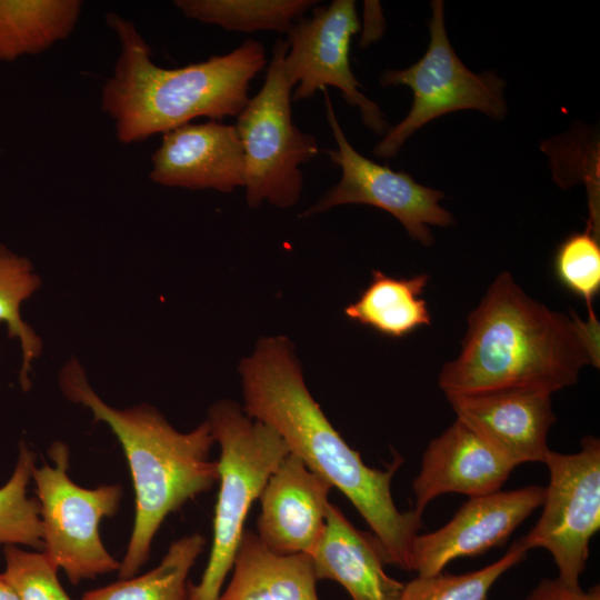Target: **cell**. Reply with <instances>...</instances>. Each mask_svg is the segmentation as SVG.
<instances>
[{
  "instance_id": "obj_1",
  "label": "cell",
  "mask_w": 600,
  "mask_h": 600,
  "mask_svg": "<svg viewBox=\"0 0 600 600\" xmlns=\"http://www.w3.org/2000/svg\"><path fill=\"white\" fill-rule=\"evenodd\" d=\"M244 413L274 429L289 451L339 489L369 524L387 564L411 571V550L421 516L401 512L391 482L402 458L382 470L368 467L333 428L306 387L302 370L286 337L262 338L239 366Z\"/></svg>"
},
{
  "instance_id": "obj_2",
  "label": "cell",
  "mask_w": 600,
  "mask_h": 600,
  "mask_svg": "<svg viewBox=\"0 0 600 600\" xmlns=\"http://www.w3.org/2000/svg\"><path fill=\"white\" fill-rule=\"evenodd\" d=\"M467 322L460 353L438 377L446 396L509 388L553 393L574 384L586 366L599 368V321L548 308L509 271L491 282Z\"/></svg>"
},
{
  "instance_id": "obj_3",
  "label": "cell",
  "mask_w": 600,
  "mask_h": 600,
  "mask_svg": "<svg viewBox=\"0 0 600 600\" xmlns=\"http://www.w3.org/2000/svg\"><path fill=\"white\" fill-rule=\"evenodd\" d=\"M58 386L67 400L89 410L96 423H104L122 447L134 490V521L118 574L134 577L166 518L219 482V463L210 460L216 443L210 426L206 420L180 432L151 404H108L76 357L61 367Z\"/></svg>"
},
{
  "instance_id": "obj_4",
  "label": "cell",
  "mask_w": 600,
  "mask_h": 600,
  "mask_svg": "<svg viewBox=\"0 0 600 600\" xmlns=\"http://www.w3.org/2000/svg\"><path fill=\"white\" fill-rule=\"evenodd\" d=\"M107 23L119 39L120 53L102 88L101 110L114 121L122 143L166 133L200 117H238L250 99L251 80L267 64L262 43L247 39L227 54L161 68L131 21L110 12Z\"/></svg>"
},
{
  "instance_id": "obj_5",
  "label": "cell",
  "mask_w": 600,
  "mask_h": 600,
  "mask_svg": "<svg viewBox=\"0 0 600 600\" xmlns=\"http://www.w3.org/2000/svg\"><path fill=\"white\" fill-rule=\"evenodd\" d=\"M207 421L220 447V489L209 559L199 583L188 586L187 600L219 599L246 531L249 510L290 452L274 429L248 417L233 401H217Z\"/></svg>"
},
{
  "instance_id": "obj_6",
  "label": "cell",
  "mask_w": 600,
  "mask_h": 600,
  "mask_svg": "<svg viewBox=\"0 0 600 600\" xmlns=\"http://www.w3.org/2000/svg\"><path fill=\"white\" fill-rule=\"evenodd\" d=\"M287 51V40L278 39L264 82L236 124L244 153L246 200L251 208L262 201L283 209L294 206L303 186L300 166L319 153L316 137L302 132L292 120V88L284 73Z\"/></svg>"
},
{
  "instance_id": "obj_7",
  "label": "cell",
  "mask_w": 600,
  "mask_h": 600,
  "mask_svg": "<svg viewBox=\"0 0 600 600\" xmlns=\"http://www.w3.org/2000/svg\"><path fill=\"white\" fill-rule=\"evenodd\" d=\"M44 463L32 471L43 526V552L62 569L73 584L119 570L120 562L104 547L99 523L114 516L123 497L122 486L102 484L87 489L69 477L70 450L53 442Z\"/></svg>"
},
{
  "instance_id": "obj_8",
  "label": "cell",
  "mask_w": 600,
  "mask_h": 600,
  "mask_svg": "<svg viewBox=\"0 0 600 600\" xmlns=\"http://www.w3.org/2000/svg\"><path fill=\"white\" fill-rule=\"evenodd\" d=\"M431 11L430 40L424 54L408 68L387 69L381 74L383 87L410 88L413 102L406 118L374 146L373 153L379 158L396 157L408 138L443 114L473 109L501 120L508 112L503 97L506 82L493 72L470 71L450 44L443 1H431Z\"/></svg>"
},
{
  "instance_id": "obj_9",
  "label": "cell",
  "mask_w": 600,
  "mask_h": 600,
  "mask_svg": "<svg viewBox=\"0 0 600 600\" xmlns=\"http://www.w3.org/2000/svg\"><path fill=\"white\" fill-rule=\"evenodd\" d=\"M580 443L574 453L548 452L549 484L542 513L519 539L527 551L546 549L558 568V578L570 586H580L590 540L600 528V441L586 436Z\"/></svg>"
},
{
  "instance_id": "obj_10",
  "label": "cell",
  "mask_w": 600,
  "mask_h": 600,
  "mask_svg": "<svg viewBox=\"0 0 600 600\" xmlns=\"http://www.w3.org/2000/svg\"><path fill=\"white\" fill-rule=\"evenodd\" d=\"M321 91L327 120L337 143V149L327 150V153L341 168V178L301 217L307 218L341 204H369L392 214L413 240L426 247L431 246L434 239L430 226L448 227L454 223L453 216L439 203L444 193L418 183L406 172L393 171L359 153L341 129L327 88Z\"/></svg>"
},
{
  "instance_id": "obj_11",
  "label": "cell",
  "mask_w": 600,
  "mask_h": 600,
  "mask_svg": "<svg viewBox=\"0 0 600 600\" xmlns=\"http://www.w3.org/2000/svg\"><path fill=\"white\" fill-rule=\"evenodd\" d=\"M360 30L356 2L333 0L314 7L310 18L301 17L288 31L284 73L292 101L311 98L318 90L338 88L347 103L358 107L363 123L377 134L387 130L381 109L366 97L349 59L350 42Z\"/></svg>"
},
{
  "instance_id": "obj_12",
  "label": "cell",
  "mask_w": 600,
  "mask_h": 600,
  "mask_svg": "<svg viewBox=\"0 0 600 600\" xmlns=\"http://www.w3.org/2000/svg\"><path fill=\"white\" fill-rule=\"evenodd\" d=\"M546 487L527 486L469 498L440 529L419 533L412 544L411 571L432 576L462 557L502 546L541 507Z\"/></svg>"
},
{
  "instance_id": "obj_13",
  "label": "cell",
  "mask_w": 600,
  "mask_h": 600,
  "mask_svg": "<svg viewBox=\"0 0 600 600\" xmlns=\"http://www.w3.org/2000/svg\"><path fill=\"white\" fill-rule=\"evenodd\" d=\"M551 396L541 389L509 388L446 397L458 419L517 467L544 463L547 436L557 420Z\"/></svg>"
},
{
  "instance_id": "obj_14",
  "label": "cell",
  "mask_w": 600,
  "mask_h": 600,
  "mask_svg": "<svg viewBox=\"0 0 600 600\" xmlns=\"http://www.w3.org/2000/svg\"><path fill=\"white\" fill-rule=\"evenodd\" d=\"M332 486L289 452L260 496L257 536L272 553L311 554L326 526Z\"/></svg>"
},
{
  "instance_id": "obj_15",
  "label": "cell",
  "mask_w": 600,
  "mask_h": 600,
  "mask_svg": "<svg viewBox=\"0 0 600 600\" xmlns=\"http://www.w3.org/2000/svg\"><path fill=\"white\" fill-rule=\"evenodd\" d=\"M150 179L164 187L231 192L244 187L246 166L236 126L210 120L163 133Z\"/></svg>"
},
{
  "instance_id": "obj_16",
  "label": "cell",
  "mask_w": 600,
  "mask_h": 600,
  "mask_svg": "<svg viewBox=\"0 0 600 600\" xmlns=\"http://www.w3.org/2000/svg\"><path fill=\"white\" fill-rule=\"evenodd\" d=\"M516 467L472 428L456 419L431 440L422 456L412 488L413 511L422 516L428 504L443 493L469 498L499 491Z\"/></svg>"
},
{
  "instance_id": "obj_17",
  "label": "cell",
  "mask_w": 600,
  "mask_h": 600,
  "mask_svg": "<svg viewBox=\"0 0 600 600\" xmlns=\"http://www.w3.org/2000/svg\"><path fill=\"white\" fill-rule=\"evenodd\" d=\"M317 579L341 584L352 600H399L404 583L384 571V553L373 536L357 529L329 503L323 532L310 554Z\"/></svg>"
},
{
  "instance_id": "obj_18",
  "label": "cell",
  "mask_w": 600,
  "mask_h": 600,
  "mask_svg": "<svg viewBox=\"0 0 600 600\" xmlns=\"http://www.w3.org/2000/svg\"><path fill=\"white\" fill-rule=\"evenodd\" d=\"M232 570L218 600H319L311 557L274 554L252 530L244 531Z\"/></svg>"
},
{
  "instance_id": "obj_19",
  "label": "cell",
  "mask_w": 600,
  "mask_h": 600,
  "mask_svg": "<svg viewBox=\"0 0 600 600\" xmlns=\"http://www.w3.org/2000/svg\"><path fill=\"white\" fill-rule=\"evenodd\" d=\"M427 273L394 278L373 270L369 284L344 308L348 319L390 338H402L431 323L423 289Z\"/></svg>"
},
{
  "instance_id": "obj_20",
  "label": "cell",
  "mask_w": 600,
  "mask_h": 600,
  "mask_svg": "<svg viewBox=\"0 0 600 600\" xmlns=\"http://www.w3.org/2000/svg\"><path fill=\"white\" fill-rule=\"evenodd\" d=\"M81 7L79 0H0V61L38 54L67 39Z\"/></svg>"
},
{
  "instance_id": "obj_21",
  "label": "cell",
  "mask_w": 600,
  "mask_h": 600,
  "mask_svg": "<svg viewBox=\"0 0 600 600\" xmlns=\"http://www.w3.org/2000/svg\"><path fill=\"white\" fill-rule=\"evenodd\" d=\"M204 546L200 533L182 537L149 572L90 590L81 600H187L188 574Z\"/></svg>"
},
{
  "instance_id": "obj_22",
  "label": "cell",
  "mask_w": 600,
  "mask_h": 600,
  "mask_svg": "<svg viewBox=\"0 0 600 600\" xmlns=\"http://www.w3.org/2000/svg\"><path fill=\"white\" fill-rule=\"evenodd\" d=\"M320 1L317 0H176L188 18L216 24L228 31L287 32Z\"/></svg>"
},
{
  "instance_id": "obj_23",
  "label": "cell",
  "mask_w": 600,
  "mask_h": 600,
  "mask_svg": "<svg viewBox=\"0 0 600 600\" xmlns=\"http://www.w3.org/2000/svg\"><path fill=\"white\" fill-rule=\"evenodd\" d=\"M42 280L32 262L0 243V322L8 328L10 339L18 340L21 349L19 381L30 387L32 364L41 356L42 340L21 316V306L40 290Z\"/></svg>"
},
{
  "instance_id": "obj_24",
  "label": "cell",
  "mask_w": 600,
  "mask_h": 600,
  "mask_svg": "<svg viewBox=\"0 0 600 600\" xmlns=\"http://www.w3.org/2000/svg\"><path fill=\"white\" fill-rule=\"evenodd\" d=\"M36 458L34 451L20 441L13 472L0 487V546L44 548L39 500L27 496Z\"/></svg>"
},
{
  "instance_id": "obj_25",
  "label": "cell",
  "mask_w": 600,
  "mask_h": 600,
  "mask_svg": "<svg viewBox=\"0 0 600 600\" xmlns=\"http://www.w3.org/2000/svg\"><path fill=\"white\" fill-rule=\"evenodd\" d=\"M527 550L518 540L494 562L462 574L439 572L417 576L404 583L399 600H488V594L499 578L521 562Z\"/></svg>"
},
{
  "instance_id": "obj_26",
  "label": "cell",
  "mask_w": 600,
  "mask_h": 600,
  "mask_svg": "<svg viewBox=\"0 0 600 600\" xmlns=\"http://www.w3.org/2000/svg\"><path fill=\"white\" fill-rule=\"evenodd\" d=\"M553 269L559 282L584 301L588 319L598 320L592 303L600 290L599 231L587 223L584 231L569 234L556 250Z\"/></svg>"
},
{
  "instance_id": "obj_27",
  "label": "cell",
  "mask_w": 600,
  "mask_h": 600,
  "mask_svg": "<svg viewBox=\"0 0 600 600\" xmlns=\"http://www.w3.org/2000/svg\"><path fill=\"white\" fill-rule=\"evenodd\" d=\"M3 554L6 569L2 576L19 600H71L57 577L58 568L43 551L7 546Z\"/></svg>"
},
{
  "instance_id": "obj_28",
  "label": "cell",
  "mask_w": 600,
  "mask_h": 600,
  "mask_svg": "<svg viewBox=\"0 0 600 600\" xmlns=\"http://www.w3.org/2000/svg\"><path fill=\"white\" fill-rule=\"evenodd\" d=\"M524 600H600V586L594 584L584 591L580 586H570L558 577L543 578Z\"/></svg>"
},
{
  "instance_id": "obj_29",
  "label": "cell",
  "mask_w": 600,
  "mask_h": 600,
  "mask_svg": "<svg viewBox=\"0 0 600 600\" xmlns=\"http://www.w3.org/2000/svg\"><path fill=\"white\" fill-rule=\"evenodd\" d=\"M0 600H19L16 591L2 574H0Z\"/></svg>"
}]
</instances>
